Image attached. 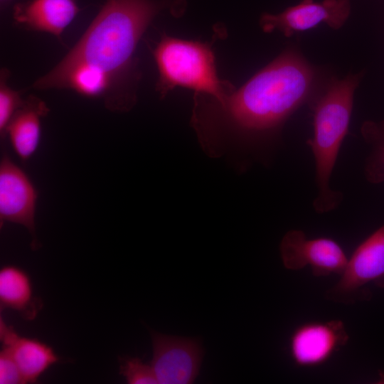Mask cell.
<instances>
[{
	"label": "cell",
	"instance_id": "cell-15",
	"mask_svg": "<svg viewBox=\"0 0 384 384\" xmlns=\"http://www.w3.org/2000/svg\"><path fill=\"white\" fill-rule=\"evenodd\" d=\"M362 134L372 147L365 166V176L370 182L384 181V121L367 122L363 124Z\"/></svg>",
	"mask_w": 384,
	"mask_h": 384
},
{
	"label": "cell",
	"instance_id": "cell-1",
	"mask_svg": "<svg viewBox=\"0 0 384 384\" xmlns=\"http://www.w3.org/2000/svg\"><path fill=\"white\" fill-rule=\"evenodd\" d=\"M313 68L288 50L221 101L196 95L192 124L211 157L234 142L248 143L276 132L312 93Z\"/></svg>",
	"mask_w": 384,
	"mask_h": 384
},
{
	"label": "cell",
	"instance_id": "cell-19",
	"mask_svg": "<svg viewBox=\"0 0 384 384\" xmlns=\"http://www.w3.org/2000/svg\"><path fill=\"white\" fill-rule=\"evenodd\" d=\"M11 1H13V0H0L1 4H4L10 2Z\"/></svg>",
	"mask_w": 384,
	"mask_h": 384
},
{
	"label": "cell",
	"instance_id": "cell-12",
	"mask_svg": "<svg viewBox=\"0 0 384 384\" xmlns=\"http://www.w3.org/2000/svg\"><path fill=\"white\" fill-rule=\"evenodd\" d=\"M80 11L76 0H26L14 5L12 16L23 29L60 38Z\"/></svg>",
	"mask_w": 384,
	"mask_h": 384
},
{
	"label": "cell",
	"instance_id": "cell-16",
	"mask_svg": "<svg viewBox=\"0 0 384 384\" xmlns=\"http://www.w3.org/2000/svg\"><path fill=\"white\" fill-rule=\"evenodd\" d=\"M0 73V134L4 138L8 124L24 100L21 91L13 89L8 84L9 70L4 68Z\"/></svg>",
	"mask_w": 384,
	"mask_h": 384
},
{
	"label": "cell",
	"instance_id": "cell-9",
	"mask_svg": "<svg viewBox=\"0 0 384 384\" xmlns=\"http://www.w3.org/2000/svg\"><path fill=\"white\" fill-rule=\"evenodd\" d=\"M38 191L24 171L4 156L0 162V223L25 227L33 236L32 247H38L35 215Z\"/></svg>",
	"mask_w": 384,
	"mask_h": 384
},
{
	"label": "cell",
	"instance_id": "cell-8",
	"mask_svg": "<svg viewBox=\"0 0 384 384\" xmlns=\"http://www.w3.org/2000/svg\"><path fill=\"white\" fill-rule=\"evenodd\" d=\"M350 12V0H303L280 13L262 14L260 24L265 32L278 30L290 37L321 23L339 28L348 19Z\"/></svg>",
	"mask_w": 384,
	"mask_h": 384
},
{
	"label": "cell",
	"instance_id": "cell-14",
	"mask_svg": "<svg viewBox=\"0 0 384 384\" xmlns=\"http://www.w3.org/2000/svg\"><path fill=\"white\" fill-rule=\"evenodd\" d=\"M43 307L34 296L29 274L21 267L6 265L0 269V309L18 312L23 319L33 320Z\"/></svg>",
	"mask_w": 384,
	"mask_h": 384
},
{
	"label": "cell",
	"instance_id": "cell-18",
	"mask_svg": "<svg viewBox=\"0 0 384 384\" xmlns=\"http://www.w3.org/2000/svg\"><path fill=\"white\" fill-rule=\"evenodd\" d=\"M24 383L21 371L11 355L4 349L0 351V384Z\"/></svg>",
	"mask_w": 384,
	"mask_h": 384
},
{
	"label": "cell",
	"instance_id": "cell-5",
	"mask_svg": "<svg viewBox=\"0 0 384 384\" xmlns=\"http://www.w3.org/2000/svg\"><path fill=\"white\" fill-rule=\"evenodd\" d=\"M340 276L325 292L326 300L351 304L370 299L372 294L364 287L366 284L384 289V225L358 245Z\"/></svg>",
	"mask_w": 384,
	"mask_h": 384
},
{
	"label": "cell",
	"instance_id": "cell-17",
	"mask_svg": "<svg viewBox=\"0 0 384 384\" xmlns=\"http://www.w3.org/2000/svg\"><path fill=\"white\" fill-rule=\"evenodd\" d=\"M119 374L129 384L158 383L151 365L144 363L137 357L119 358Z\"/></svg>",
	"mask_w": 384,
	"mask_h": 384
},
{
	"label": "cell",
	"instance_id": "cell-11",
	"mask_svg": "<svg viewBox=\"0 0 384 384\" xmlns=\"http://www.w3.org/2000/svg\"><path fill=\"white\" fill-rule=\"evenodd\" d=\"M0 341L18 366L24 383H35L52 366L60 361L54 349L38 338L19 335L0 316Z\"/></svg>",
	"mask_w": 384,
	"mask_h": 384
},
{
	"label": "cell",
	"instance_id": "cell-7",
	"mask_svg": "<svg viewBox=\"0 0 384 384\" xmlns=\"http://www.w3.org/2000/svg\"><path fill=\"white\" fill-rule=\"evenodd\" d=\"M279 252L285 268L298 270L308 266L316 277L341 274L348 260L336 241L328 238L309 239L300 230L284 234Z\"/></svg>",
	"mask_w": 384,
	"mask_h": 384
},
{
	"label": "cell",
	"instance_id": "cell-2",
	"mask_svg": "<svg viewBox=\"0 0 384 384\" xmlns=\"http://www.w3.org/2000/svg\"><path fill=\"white\" fill-rule=\"evenodd\" d=\"M183 5L182 0H106L81 38L48 73L75 65L95 69L112 82L114 111H128L135 104L139 80L134 60L139 40L160 13L178 14Z\"/></svg>",
	"mask_w": 384,
	"mask_h": 384
},
{
	"label": "cell",
	"instance_id": "cell-6",
	"mask_svg": "<svg viewBox=\"0 0 384 384\" xmlns=\"http://www.w3.org/2000/svg\"><path fill=\"white\" fill-rule=\"evenodd\" d=\"M153 358L150 363L158 383L188 384L197 377L203 348L200 340L151 331Z\"/></svg>",
	"mask_w": 384,
	"mask_h": 384
},
{
	"label": "cell",
	"instance_id": "cell-10",
	"mask_svg": "<svg viewBox=\"0 0 384 384\" xmlns=\"http://www.w3.org/2000/svg\"><path fill=\"white\" fill-rule=\"evenodd\" d=\"M348 338L345 326L340 320L307 323L292 334L290 355L299 366H317L327 361Z\"/></svg>",
	"mask_w": 384,
	"mask_h": 384
},
{
	"label": "cell",
	"instance_id": "cell-13",
	"mask_svg": "<svg viewBox=\"0 0 384 384\" xmlns=\"http://www.w3.org/2000/svg\"><path fill=\"white\" fill-rule=\"evenodd\" d=\"M50 110L41 99L29 95L16 112L6 129L5 137L23 161L30 159L37 151L41 137V120Z\"/></svg>",
	"mask_w": 384,
	"mask_h": 384
},
{
	"label": "cell",
	"instance_id": "cell-4",
	"mask_svg": "<svg viewBox=\"0 0 384 384\" xmlns=\"http://www.w3.org/2000/svg\"><path fill=\"white\" fill-rule=\"evenodd\" d=\"M152 53L159 72L156 89L161 97L181 87L221 101L235 90L218 75L214 53L208 43L164 34Z\"/></svg>",
	"mask_w": 384,
	"mask_h": 384
},
{
	"label": "cell",
	"instance_id": "cell-3",
	"mask_svg": "<svg viewBox=\"0 0 384 384\" xmlns=\"http://www.w3.org/2000/svg\"><path fill=\"white\" fill-rule=\"evenodd\" d=\"M358 75L331 82L314 106L313 137L306 141L315 161L317 194L313 207L319 213L336 209L343 196L331 187V177L347 134Z\"/></svg>",
	"mask_w": 384,
	"mask_h": 384
}]
</instances>
